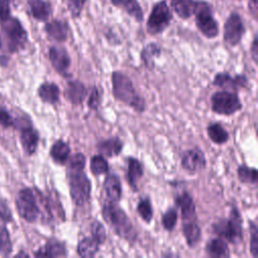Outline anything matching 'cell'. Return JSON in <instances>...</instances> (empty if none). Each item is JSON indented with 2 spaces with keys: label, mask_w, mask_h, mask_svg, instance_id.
Returning a JSON list of instances; mask_svg holds the SVG:
<instances>
[{
  "label": "cell",
  "mask_w": 258,
  "mask_h": 258,
  "mask_svg": "<svg viewBox=\"0 0 258 258\" xmlns=\"http://www.w3.org/2000/svg\"><path fill=\"white\" fill-rule=\"evenodd\" d=\"M181 230H182L183 237L186 241V244L189 247L197 246L202 237V230H201L197 220L182 222Z\"/></svg>",
  "instance_id": "f1b7e54d"
},
{
  "label": "cell",
  "mask_w": 258,
  "mask_h": 258,
  "mask_svg": "<svg viewBox=\"0 0 258 258\" xmlns=\"http://www.w3.org/2000/svg\"><path fill=\"white\" fill-rule=\"evenodd\" d=\"M20 142L24 152L27 155H32L37 149L39 142V134L37 130H35L32 127L29 120L21 122Z\"/></svg>",
  "instance_id": "5bb4252c"
},
{
  "label": "cell",
  "mask_w": 258,
  "mask_h": 258,
  "mask_svg": "<svg viewBox=\"0 0 258 258\" xmlns=\"http://www.w3.org/2000/svg\"><path fill=\"white\" fill-rule=\"evenodd\" d=\"M90 170L96 176L107 173L109 171V163L106 157L101 154L94 155L90 160Z\"/></svg>",
  "instance_id": "1f68e13d"
},
{
  "label": "cell",
  "mask_w": 258,
  "mask_h": 258,
  "mask_svg": "<svg viewBox=\"0 0 258 258\" xmlns=\"http://www.w3.org/2000/svg\"><path fill=\"white\" fill-rule=\"evenodd\" d=\"M0 219L4 222H10L12 220V214L4 201H0Z\"/></svg>",
  "instance_id": "7bdbcfd3"
},
{
  "label": "cell",
  "mask_w": 258,
  "mask_h": 258,
  "mask_svg": "<svg viewBox=\"0 0 258 258\" xmlns=\"http://www.w3.org/2000/svg\"><path fill=\"white\" fill-rule=\"evenodd\" d=\"M48 58L52 68L62 77L70 76L69 69L71 67V56L66 47L59 45H51L48 48Z\"/></svg>",
  "instance_id": "8fae6325"
},
{
  "label": "cell",
  "mask_w": 258,
  "mask_h": 258,
  "mask_svg": "<svg viewBox=\"0 0 258 258\" xmlns=\"http://www.w3.org/2000/svg\"><path fill=\"white\" fill-rule=\"evenodd\" d=\"M90 233H91V237L100 245L102 246L105 242H106V230L104 225L98 221V220H94L90 226Z\"/></svg>",
  "instance_id": "d590c367"
},
{
  "label": "cell",
  "mask_w": 258,
  "mask_h": 258,
  "mask_svg": "<svg viewBox=\"0 0 258 258\" xmlns=\"http://www.w3.org/2000/svg\"><path fill=\"white\" fill-rule=\"evenodd\" d=\"M29 15L38 22H46L53 13V7L49 0H27Z\"/></svg>",
  "instance_id": "2e32d148"
},
{
  "label": "cell",
  "mask_w": 258,
  "mask_h": 258,
  "mask_svg": "<svg viewBox=\"0 0 258 258\" xmlns=\"http://www.w3.org/2000/svg\"><path fill=\"white\" fill-rule=\"evenodd\" d=\"M68 180L70 196L73 203L78 207L88 204L91 200L92 183L84 169L68 168Z\"/></svg>",
  "instance_id": "5b68a950"
},
{
  "label": "cell",
  "mask_w": 258,
  "mask_h": 258,
  "mask_svg": "<svg viewBox=\"0 0 258 258\" xmlns=\"http://www.w3.org/2000/svg\"><path fill=\"white\" fill-rule=\"evenodd\" d=\"M13 246L10 240L9 232L4 225H0V253L2 255H9L12 252Z\"/></svg>",
  "instance_id": "8d00e7d4"
},
{
  "label": "cell",
  "mask_w": 258,
  "mask_h": 258,
  "mask_svg": "<svg viewBox=\"0 0 258 258\" xmlns=\"http://www.w3.org/2000/svg\"><path fill=\"white\" fill-rule=\"evenodd\" d=\"M206 253L208 256L213 258H228L230 257V249L228 243L218 237L209 240L205 247Z\"/></svg>",
  "instance_id": "cb8c5ba5"
},
{
  "label": "cell",
  "mask_w": 258,
  "mask_h": 258,
  "mask_svg": "<svg viewBox=\"0 0 258 258\" xmlns=\"http://www.w3.org/2000/svg\"><path fill=\"white\" fill-rule=\"evenodd\" d=\"M102 217L118 237L131 245L135 243L138 233L118 203L105 202L102 207Z\"/></svg>",
  "instance_id": "7a4b0ae2"
},
{
  "label": "cell",
  "mask_w": 258,
  "mask_h": 258,
  "mask_svg": "<svg viewBox=\"0 0 258 258\" xmlns=\"http://www.w3.org/2000/svg\"><path fill=\"white\" fill-rule=\"evenodd\" d=\"M100 245L92 237H84L77 246V253L84 258L94 257L100 250Z\"/></svg>",
  "instance_id": "f546056e"
},
{
  "label": "cell",
  "mask_w": 258,
  "mask_h": 258,
  "mask_svg": "<svg viewBox=\"0 0 258 258\" xmlns=\"http://www.w3.org/2000/svg\"><path fill=\"white\" fill-rule=\"evenodd\" d=\"M172 21V11L166 0L155 2L146 20V31L150 35H158L165 31Z\"/></svg>",
  "instance_id": "52a82bcc"
},
{
  "label": "cell",
  "mask_w": 258,
  "mask_h": 258,
  "mask_svg": "<svg viewBox=\"0 0 258 258\" xmlns=\"http://www.w3.org/2000/svg\"><path fill=\"white\" fill-rule=\"evenodd\" d=\"M250 52H251L253 61L255 63H257V61H258V37H257V34H255L253 37L252 44L250 47Z\"/></svg>",
  "instance_id": "ee69618b"
},
{
  "label": "cell",
  "mask_w": 258,
  "mask_h": 258,
  "mask_svg": "<svg viewBox=\"0 0 258 258\" xmlns=\"http://www.w3.org/2000/svg\"><path fill=\"white\" fill-rule=\"evenodd\" d=\"M243 219L239 210L232 207L229 217L218 220L213 224V232L227 243L238 245L243 241Z\"/></svg>",
  "instance_id": "277c9868"
},
{
  "label": "cell",
  "mask_w": 258,
  "mask_h": 258,
  "mask_svg": "<svg viewBox=\"0 0 258 258\" xmlns=\"http://www.w3.org/2000/svg\"><path fill=\"white\" fill-rule=\"evenodd\" d=\"M174 202L176 208L180 212V217L182 222L197 220L196 204L192 197L187 191H182L174 197Z\"/></svg>",
  "instance_id": "e0dca14e"
},
{
  "label": "cell",
  "mask_w": 258,
  "mask_h": 258,
  "mask_svg": "<svg viewBox=\"0 0 258 258\" xmlns=\"http://www.w3.org/2000/svg\"><path fill=\"white\" fill-rule=\"evenodd\" d=\"M248 9L253 15V17L256 19L257 17V0H249L248 1Z\"/></svg>",
  "instance_id": "f6af8a7d"
},
{
  "label": "cell",
  "mask_w": 258,
  "mask_h": 258,
  "mask_svg": "<svg viewBox=\"0 0 258 258\" xmlns=\"http://www.w3.org/2000/svg\"><path fill=\"white\" fill-rule=\"evenodd\" d=\"M207 134L210 140L218 145L225 144L229 140L228 131L218 122L211 123L207 127Z\"/></svg>",
  "instance_id": "4dcf8cb0"
},
{
  "label": "cell",
  "mask_w": 258,
  "mask_h": 258,
  "mask_svg": "<svg viewBox=\"0 0 258 258\" xmlns=\"http://www.w3.org/2000/svg\"><path fill=\"white\" fill-rule=\"evenodd\" d=\"M250 230V252L254 258L258 255V229L257 225L253 221H249Z\"/></svg>",
  "instance_id": "ab89813d"
},
{
  "label": "cell",
  "mask_w": 258,
  "mask_h": 258,
  "mask_svg": "<svg viewBox=\"0 0 258 258\" xmlns=\"http://www.w3.org/2000/svg\"><path fill=\"white\" fill-rule=\"evenodd\" d=\"M112 5L122 9L136 22H142L144 19L143 9L138 0H110Z\"/></svg>",
  "instance_id": "7402d4cb"
},
{
  "label": "cell",
  "mask_w": 258,
  "mask_h": 258,
  "mask_svg": "<svg viewBox=\"0 0 258 258\" xmlns=\"http://www.w3.org/2000/svg\"><path fill=\"white\" fill-rule=\"evenodd\" d=\"M15 204L20 217L28 223H35L41 215L37 194L30 187H24L18 191Z\"/></svg>",
  "instance_id": "ba28073f"
},
{
  "label": "cell",
  "mask_w": 258,
  "mask_h": 258,
  "mask_svg": "<svg viewBox=\"0 0 258 258\" xmlns=\"http://www.w3.org/2000/svg\"><path fill=\"white\" fill-rule=\"evenodd\" d=\"M37 95L42 102L50 105H55L59 102L60 90L56 84L45 82L39 86L37 90Z\"/></svg>",
  "instance_id": "d4e9b609"
},
{
  "label": "cell",
  "mask_w": 258,
  "mask_h": 258,
  "mask_svg": "<svg viewBox=\"0 0 258 258\" xmlns=\"http://www.w3.org/2000/svg\"><path fill=\"white\" fill-rule=\"evenodd\" d=\"M88 89L79 80H72L68 82L66 89V97L73 105H81L88 95Z\"/></svg>",
  "instance_id": "44dd1931"
},
{
  "label": "cell",
  "mask_w": 258,
  "mask_h": 258,
  "mask_svg": "<svg viewBox=\"0 0 258 258\" xmlns=\"http://www.w3.org/2000/svg\"><path fill=\"white\" fill-rule=\"evenodd\" d=\"M126 164H127V169H126L127 182L134 191H137L138 190L137 183L144 174L143 165L139 159L133 156H129L126 158Z\"/></svg>",
  "instance_id": "d6986e66"
},
{
  "label": "cell",
  "mask_w": 258,
  "mask_h": 258,
  "mask_svg": "<svg viewBox=\"0 0 258 258\" xmlns=\"http://www.w3.org/2000/svg\"><path fill=\"white\" fill-rule=\"evenodd\" d=\"M103 189L106 195L105 202L118 203L122 197V184L116 173H108L103 181Z\"/></svg>",
  "instance_id": "ac0fdd59"
},
{
  "label": "cell",
  "mask_w": 258,
  "mask_h": 258,
  "mask_svg": "<svg viewBox=\"0 0 258 258\" xmlns=\"http://www.w3.org/2000/svg\"><path fill=\"white\" fill-rule=\"evenodd\" d=\"M16 0H0V4H8L11 5L13 2H15Z\"/></svg>",
  "instance_id": "bcb514c9"
},
{
  "label": "cell",
  "mask_w": 258,
  "mask_h": 258,
  "mask_svg": "<svg viewBox=\"0 0 258 258\" xmlns=\"http://www.w3.org/2000/svg\"><path fill=\"white\" fill-rule=\"evenodd\" d=\"M67 255L68 251L66 243L55 238L47 240L45 245L34 253V256L36 257H63Z\"/></svg>",
  "instance_id": "ffe728a7"
},
{
  "label": "cell",
  "mask_w": 258,
  "mask_h": 258,
  "mask_svg": "<svg viewBox=\"0 0 258 258\" xmlns=\"http://www.w3.org/2000/svg\"><path fill=\"white\" fill-rule=\"evenodd\" d=\"M0 124L5 127H12L15 125L14 118L10 115V113L2 106H0Z\"/></svg>",
  "instance_id": "b9f144b4"
},
{
  "label": "cell",
  "mask_w": 258,
  "mask_h": 258,
  "mask_svg": "<svg viewBox=\"0 0 258 258\" xmlns=\"http://www.w3.org/2000/svg\"><path fill=\"white\" fill-rule=\"evenodd\" d=\"M242 106L238 94L233 91H217L211 97V109L218 115L231 116L240 111Z\"/></svg>",
  "instance_id": "9c48e42d"
},
{
  "label": "cell",
  "mask_w": 258,
  "mask_h": 258,
  "mask_svg": "<svg viewBox=\"0 0 258 258\" xmlns=\"http://www.w3.org/2000/svg\"><path fill=\"white\" fill-rule=\"evenodd\" d=\"M161 54V46L155 42L147 43L140 52V59L147 70H153L155 59Z\"/></svg>",
  "instance_id": "83f0119b"
},
{
  "label": "cell",
  "mask_w": 258,
  "mask_h": 258,
  "mask_svg": "<svg viewBox=\"0 0 258 258\" xmlns=\"http://www.w3.org/2000/svg\"><path fill=\"white\" fill-rule=\"evenodd\" d=\"M195 23L198 30L207 38L213 39L219 35V23L214 16L213 6L206 0H197Z\"/></svg>",
  "instance_id": "8992f818"
},
{
  "label": "cell",
  "mask_w": 258,
  "mask_h": 258,
  "mask_svg": "<svg viewBox=\"0 0 258 258\" xmlns=\"http://www.w3.org/2000/svg\"><path fill=\"white\" fill-rule=\"evenodd\" d=\"M177 218H178V213H177L176 208H174V207L168 208L161 217V224H162L164 230H166L168 232L172 231L176 226Z\"/></svg>",
  "instance_id": "e575fe53"
},
{
  "label": "cell",
  "mask_w": 258,
  "mask_h": 258,
  "mask_svg": "<svg viewBox=\"0 0 258 258\" xmlns=\"http://www.w3.org/2000/svg\"><path fill=\"white\" fill-rule=\"evenodd\" d=\"M237 175L242 183H257V169L255 167H250L245 164L239 165L237 169Z\"/></svg>",
  "instance_id": "836d02e7"
},
{
  "label": "cell",
  "mask_w": 258,
  "mask_h": 258,
  "mask_svg": "<svg viewBox=\"0 0 258 258\" xmlns=\"http://www.w3.org/2000/svg\"><path fill=\"white\" fill-rule=\"evenodd\" d=\"M43 30L49 39L56 42H64L69 36L70 26L66 20L53 18L45 22Z\"/></svg>",
  "instance_id": "9a60e30c"
},
{
  "label": "cell",
  "mask_w": 258,
  "mask_h": 258,
  "mask_svg": "<svg viewBox=\"0 0 258 258\" xmlns=\"http://www.w3.org/2000/svg\"><path fill=\"white\" fill-rule=\"evenodd\" d=\"M136 212L143 222L149 224L153 218V209L150 199L147 197L140 199L136 206Z\"/></svg>",
  "instance_id": "d6a6232c"
},
{
  "label": "cell",
  "mask_w": 258,
  "mask_h": 258,
  "mask_svg": "<svg viewBox=\"0 0 258 258\" xmlns=\"http://www.w3.org/2000/svg\"><path fill=\"white\" fill-rule=\"evenodd\" d=\"M88 0H67V8L74 19L81 16Z\"/></svg>",
  "instance_id": "74e56055"
},
{
  "label": "cell",
  "mask_w": 258,
  "mask_h": 258,
  "mask_svg": "<svg viewBox=\"0 0 258 258\" xmlns=\"http://www.w3.org/2000/svg\"><path fill=\"white\" fill-rule=\"evenodd\" d=\"M112 94L114 98L129 106L137 113L145 110V100L136 92L131 79L121 71H114L111 75Z\"/></svg>",
  "instance_id": "3957f363"
},
{
  "label": "cell",
  "mask_w": 258,
  "mask_h": 258,
  "mask_svg": "<svg viewBox=\"0 0 258 258\" xmlns=\"http://www.w3.org/2000/svg\"><path fill=\"white\" fill-rule=\"evenodd\" d=\"M180 164L183 169L197 172L204 169L207 165V159L204 151L198 147L184 151L181 155Z\"/></svg>",
  "instance_id": "4fadbf2b"
},
{
  "label": "cell",
  "mask_w": 258,
  "mask_h": 258,
  "mask_svg": "<svg viewBox=\"0 0 258 258\" xmlns=\"http://www.w3.org/2000/svg\"><path fill=\"white\" fill-rule=\"evenodd\" d=\"M213 85L223 90L237 92L239 89L247 88L248 79L245 75H236L233 77L227 72H221L215 75Z\"/></svg>",
  "instance_id": "7c38bea8"
},
{
  "label": "cell",
  "mask_w": 258,
  "mask_h": 258,
  "mask_svg": "<svg viewBox=\"0 0 258 258\" xmlns=\"http://www.w3.org/2000/svg\"><path fill=\"white\" fill-rule=\"evenodd\" d=\"M68 162L69 168L71 169H84L86 166L87 158L82 152H77L69 158Z\"/></svg>",
  "instance_id": "60d3db41"
},
{
  "label": "cell",
  "mask_w": 258,
  "mask_h": 258,
  "mask_svg": "<svg viewBox=\"0 0 258 258\" xmlns=\"http://www.w3.org/2000/svg\"><path fill=\"white\" fill-rule=\"evenodd\" d=\"M0 30L9 52L23 49L28 42V33L20 19L11 12V5L0 4Z\"/></svg>",
  "instance_id": "6da1fadb"
},
{
  "label": "cell",
  "mask_w": 258,
  "mask_h": 258,
  "mask_svg": "<svg viewBox=\"0 0 258 258\" xmlns=\"http://www.w3.org/2000/svg\"><path fill=\"white\" fill-rule=\"evenodd\" d=\"M87 97H88V102H87L88 108L93 111H98L100 108V105H101V101H102V97H101L99 89L96 86H94L91 89L90 93L88 92Z\"/></svg>",
  "instance_id": "f35d334b"
},
{
  "label": "cell",
  "mask_w": 258,
  "mask_h": 258,
  "mask_svg": "<svg viewBox=\"0 0 258 258\" xmlns=\"http://www.w3.org/2000/svg\"><path fill=\"white\" fill-rule=\"evenodd\" d=\"M123 141L118 137H110L104 139L97 144L99 153L105 157L118 156L123 149Z\"/></svg>",
  "instance_id": "603a6c76"
},
{
  "label": "cell",
  "mask_w": 258,
  "mask_h": 258,
  "mask_svg": "<svg viewBox=\"0 0 258 258\" xmlns=\"http://www.w3.org/2000/svg\"><path fill=\"white\" fill-rule=\"evenodd\" d=\"M3 46V43H2V38H1V35H0V48Z\"/></svg>",
  "instance_id": "7dc6e473"
},
{
  "label": "cell",
  "mask_w": 258,
  "mask_h": 258,
  "mask_svg": "<svg viewBox=\"0 0 258 258\" xmlns=\"http://www.w3.org/2000/svg\"><path fill=\"white\" fill-rule=\"evenodd\" d=\"M197 0H170L169 7L180 19L190 18L196 9Z\"/></svg>",
  "instance_id": "4316f807"
},
{
  "label": "cell",
  "mask_w": 258,
  "mask_h": 258,
  "mask_svg": "<svg viewBox=\"0 0 258 258\" xmlns=\"http://www.w3.org/2000/svg\"><path fill=\"white\" fill-rule=\"evenodd\" d=\"M245 32L246 27L242 16L236 11L231 12L224 23L223 38L225 43L232 47L237 46L241 42Z\"/></svg>",
  "instance_id": "30bf717a"
},
{
  "label": "cell",
  "mask_w": 258,
  "mask_h": 258,
  "mask_svg": "<svg viewBox=\"0 0 258 258\" xmlns=\"http://www.w3.org/2000/svg\"><path fill=\"white\" fill-rule=\"evenodd\" d=\"M49 155L53 162L59 165H64L71 155V147L70 145L61 139H58L53 142L50 147Z\"/></svg>",
  "instance_id": "484cf974"
}]
</instances>
